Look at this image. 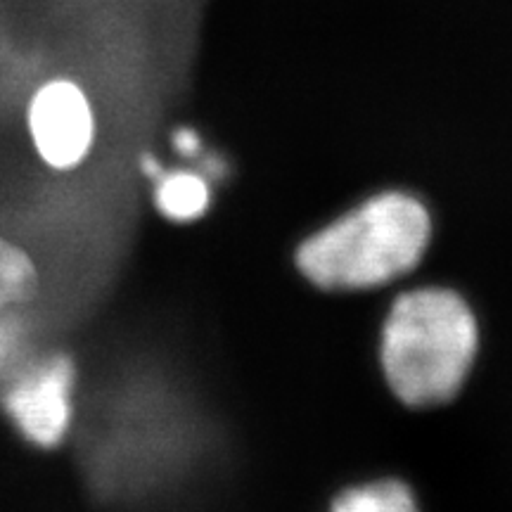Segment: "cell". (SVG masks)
<instances>
[{
  "instance_id": "cell-7",
  "label": "cell",
  "mask_w": 512,
  "mask_h": 512,
  "mask_svg": "<svg viewBox=\"0 0 512 512\" xmlns=\"http://www.w3.org/2000/svg\"><path fill=\"white\" fill-rule=\"evenodd\" d=\"M330 512H418V505L406 484L380 479L339 494Z\"/></svg>"
},
{
  "instance_id": "cell-6",
  "label": "cell",
  "mask_w": 512,
  "mask_h": 512,
  "mask_svg": "<svg viewBox=\"0 0 512 512\" xmlns=\"http://www.w3.org/2000/svg\"><path fill=\"white\" fill-rule=\"evenodd\" d=\"M41 292V273L24 247L0 235V313L29 306Z\"/></svg>"
},
{
  "instance_id": "cell-1",
  "label": "cell",
  "mask_w": 512,
  "mask_h": 512,
  "mask_svg": "<svg viewBox=\"0 0 512 512\" xmlns=\"http://www.w3.org/2000/svg\"><path fill=\"white\" fill-rule=\"evenodd\" d=\"M430 238L432 221L422 202L384 192L306 238L297 249V268L320 290H370L411 273Z\"/></svg>"
},
{
  "instance_id": "cell-9",
  "label": "cell",
  "mask_w": 512,
  "mask_h": 512,
  "mask_svg": "<svg viewBox=\"0 0 512 512\" xmlns=\"http://www.w3.org/2000/svg\"><path fill=\"white\" fill-rule=\"evenodd\" d=\"M171 145L181 157L195 159L202 155V140L192 128H178V131L171 133Z\"/></svg>"
},
{
  "instance_id": "cell-2",
  "label": "cell",
  "mask_w": 512,
  "mask_h": 512,
  "mask_svg": "<svg viewBox=\"0 0 512 512\" xmlns=\"http://www.w3.org/2000/svg\"><path fill=\"white\" fill-rule=\"evenodd\" d=\"M477 323L460 294L422 287L401 294L382 328V370L411 408H432L460 392L477 356Z\"/></svg>"
},
{
  "instance_id": "cell-4",
  "label": "cell",
  "mask_w": 512,
  "mask_h": 512,
  "mask_svg": "<svg viewBox=\"0 0 512 512\" xmlns=\"http://www.w3.org/2000/svg\"><path fill=\"white\" fill-rule=\"evenodd\" d=\"M27 133L36 157L53 171H76L98 140L91 95L69 76H53L31 93Z\"/></svg>"
},
{
  "instance_id": "cell-5",
  "label": "cell",
  "mask_w": 512,
  "mask_h": 512,
  "mask_svg": "<svg viewBox=\"0 0 512 512\" xmlns=\"http://www.w3.org/2000/svg\"><path fill=\"white\" fill-rule=\"evenodd\" d=\"M152 185V207L174 226H190L209 214L214 202L211 176L202 169H164Z\"/></svg>"
},
{
  "instance_id": "cell-3",
  "label": "cell",
  "mask_w": 512,
  "mask_h": 512,
  "mask_svg": "<svg viewBox=\"0 0 512 512\" xmlns=\"http://www.w3.org/2000/svg\"><path fill=\"white\" fill-rule=\"evenodd\" d=\"M76 361L50 351L24 363L0 392V411L22 441L55 451L67 441L76 415Z\"/></svg>"
},
{
  "instance_id": "cell-8",
  "label": "cell",
  "mask_w": 512,
  "mask_h": 512,
  "mask_svg": "<svg viewBox=\"0 0 512 512\" xmlns=\"http://www.w3.org/2000/svg\"><path fill=\"white\" fill-rule=\"evenodd\" d=\"M17 311L0 313V370L10 366L19 354V344H22V325L15 318Z\"/></svg>"
}]
</instances>
